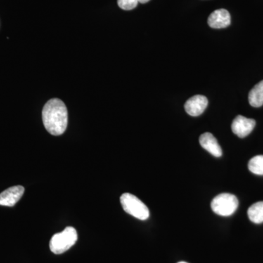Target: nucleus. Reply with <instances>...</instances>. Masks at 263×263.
Here are the masks:
<instances>
[{"mask_svg":"<svg viewBox=\"0 0 263 263\" xmlns=\"http://www.w3.org/2000/svg\"><path fill=\"white\" fill-rule=\"evenodd\" d=\"M249 102L254 108L263 105V81L254 86L249 94Z\"/></svg>","mask_w":263,"mask_h":263,"instance_id":"10","label":"nucleus"},{"mask_svg":"<svg viewBox=\"0 0 263 263\" xmlns=\"http://www.w3.org/2000/svg\"><path fill=\"white\" fill-rule=\"evenodd\" d=\"M231 23L229 12L226 9L216 10L209 15L208 24L213 29L226 28Z\"/></svg>","mask_w":263,"mask_h":263,"instance_id":"8","label":"nucleus"},{"mask_svg":"<svg viewBox=\"0 0 263 263\" xmlns=\"http://www.w3.org/2000/svg\"><path fill=\"white\" fill-rule=\"evenodd\" d=\"M138 3H142V4H144V3H148L150 0H138Z\"/></svg>","mask_w":263,"mask_h":263,"instance_id":"14","label":"nucleus"},{"mask_svg":"<svg viewBox=\"0 0 263 263\" xmlns=\"http://www.w3.org/2000/svg\"><path fill=\"white\" fill-rule=\"evenodd\" d=\"M200 143L202 148H205L209 153L216 157H220L222 155V150L218 143L217 140L212 133H205L200 137Z\"/></svg>","mask_w":263,"mask_h":263,"instance_id":"9","label":"nucleus"},{"mask_svg":"<svg viewBox=\"0 0 263 263\" xmlns=\"http://www.w3.org/2000/svg\"><path fill=\"white\" fill-rule=\"evenodd\" d=\"M255 125L256 122L254 119L238 116L232 124V130L237 136L243 138L252 133Z\"/></svg>","mask_w":263,"mask_h":263,"instance_id":"5","label":"nucleus"},{"mask_svg":"<svg viewBox=\"0 0 263 263\" xmlns=\"http://www.w3.org/2000/svg\"><path fill=\"white\" fill-rule=\"evenodd\" d=\"M78 239L77 231L72 227H67L61 233H56L50 241V249L53 254H61L70 249Z\"/></svg>","mask_w":263,"mask_h":263,"instance_id":"2","label":"nucleus"},{"mask_svg":"<svg viewBox=\"0 0 263 263\" xmlns=\"http://www.w3.org/2000/svg\"><path fill=\"white\" fill-rule=\"evenodd\" d=\"M43 122L46 130L53 136H61L68 123V114L65 103L60 99H51L43 109Z\"/></svg>","mask_w":263,"mask_h":263,"instance_id":"1","label":"nucleus"},{"mask_svg":"<svg viewBox=\"0 0 263 263\" xmlns=\"http://www.w3.org/2000/svg\"><path fill=\"white\" fill-rule=\"evenodd\" d=\"M179 263H187V262H180Z\"/></svg>","mask_w":263,"mask_h":263,"instance_id":"15","label":"nucleus"},{"mask_svg":"<svg viewBox=\"0 0 263 263\" xmlns=\"http://www.w3.org/2000/svg\"><path fill=\"white\" fill-rule=\"evenodd\" d=\"M249 171L254 174L263 175V155H258L251 159L249 162Z\"/></svg>","mask_w":263,"mask_h":263,"instance_id":"12","label":"nucleus"},{"mask_svg":"<svg viewBox=\"0 0 263 263\" xmlns=\"http://www.w3.org/2000/svg\"><path fill=\"white\" fill-rule=\"evenodd\" d=\"M248 216L251 221L255 224L263 222V201L256 202L249 207Z\"/></svg>","mask_w":263,"mask_h":263,"instance_id":"11","label":"nucleus"},{"mask_svg":"<svg viewBox=\"0 0 263 263\" xmlns=\"http://www.w3.org/2000/svg\"><path fill=\"white\" fill-rule=\"evenodd\" d=\"M213 212L221 216L234 214L238 206V198L230 193H222L214 197L212 202Z\"/></svg>","mask_w":263,"mask_h":263,"instance_id":"4","label":"nucleus"},{"mask_svg":"<svg viewBox=\"0 0 263 263\" xmlns=\"http://www.w3.org/2000/svg\"><path fill=\"white\" fill-rule=\"evenodd\" d=\"M120 202L125 212L137 219L146 220L149 217L148 207L135 195L124 193L120 197Z\"/></svg>","mask_w":263,"mask_h":263,"instance_id":"3","label":"nucleus"},{"mask_svg":"<svg viewBox=\"0 0 263 263\" xmlns=\"http://www.w3.org/2000/svg\"><path fill=\"white\" fill-rule=\"evenodd\" d=\"M138 4V0H118V5L119 8L124 10L134 9Z\"/></svg>","mask_w":263,"mask_h":263,"instance_id":"13","label":"nucleus"},{"mask_svg":"<svg viewBox=\"0 0 263 263\" xmlns=\"http://www.w3.org/2000/svg\"><path fill=\"white\" fill-rule=\"evenodd\" d=\"M24 193L22 186H14L8 188L0 194V205L3 206H14L19 201Z\"/></svg>","mask_w":263,"mask_h":263,"instance_id":"7","label":"nucleus"},{"mask_svg":"<svg viewBox=\"0 0 263 263\" xmlns=\"http://www.w3.org/2000/svg\"><path fill=\"white\" fill-rule=\"evenodd\" d=\"M208 99L203 95H195L189 99L184 105L185 110L192 117H198L203 113L207 108Z\"/></svg>","mask_w":263,"mask_h":263,"instance_id":"6","label":"nucleus"}]
</instances>
